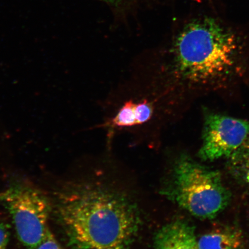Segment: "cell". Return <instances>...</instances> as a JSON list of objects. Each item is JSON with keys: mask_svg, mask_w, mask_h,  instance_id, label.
Returning a JSON list of instances; mask_svg holds the SVG:
<instances>
[{"mask_svg": "<svg viewBox=\"0 0 249 249\" xmlns=\"http://www.w3.org/2000/svg\"><path fill=\"white\" fill-rule=\"evenodd\" d=\"M166 67L170 89L184 104L249 83L245 42L212 18L183 28L174 40Z\"/></svg>", "mask_w": 249, "mask_h": 249, "instance_id": "1", "label": "cell"}, {"mask_svg": "<svg viewBox=\"0 0 249 249\" xmlns=\"http://www.w3.org/2000/svg\"><path fill=\"white\" fill-rule=\"evenodd\" d=\"M52 211L74 249H127L141 223L138 208L130 198L98 183L65 187Z\"/></svg>", "mask_w": 249, "mask_h": 249, "instance_id": "2", "label": "cell"}, {"mask_svg": "<svg viewBox=\"0 0 249 249\" xmlns=\"http://www.w3.org/2000/svg\"><path fill=\"white\" fill-rule=\"evenodd\" d=\"M163 194L192 215L211 219L225 209L230 194L218 171L182 154L173 166Z\"/></svg>", "mask_w": 249, "mask_h": 249, "instance_id": "3", "label": "cell"}, {"mask_svg": "<svg viewBox=\"0 0 249 249\" xmlns=\"http://www.w3.org/2000/svg\"><path fill=\"white\" fill-rule=\"evenodd\" d=\"M1 194V202L10 213L18 240L27 249H36L49 229L51 201L34 187L14 182Z\"/></svg>", "mask_w": 249, "mask_h": 249, "instance_id": "4", "label": "cell"}, {"mask_svg": "<svg viewBox=\"0 0 249 249\" xmlns=\"http://www.w3.org/2000/svg\"><path fill=\"white\" fill-rule=\"evenodd\" d=\"M202 142L198 151L202 160L230 158L249 137V121L205 111Z\"/></svg>", "mask_w": 249, "mask_h": 249, "instance_id": "5", "label": "cell"}, {"mask_svg": "<svg viewBox=\"0 0 249 249\" xmlns=\"http://www.w3.org/2000/svg\"><path fill=\"white\" fill-rule=\"evenodd\" d=\"M155 249H199L194 227L184 220L167 224L155 236Z\"/></svg>", "mask_w": 249, "mask_h": 249, "instance_id": "6", "label": "cell"}, {"mask_svg": "<svg viewBox=\"0 0 249 249\" xmlns=\"http://www.w3.org/2000/svg\"><path fill=\"white\" fill-rule=\"evenodd\" d=\"M154 114V102L146 99L124 103L116 115L101 125L110 130L129 128L148 122Z\"/></svg>", "mask_w": 249, "mask_h": 249, "instance_id": "7", "label": "cell"}, {"mask_svg": "<svg viewBox=\"0 0 249 249\" xmlns=\"http://www.w3.org/2000/svg\"><path fill=\"white\" fill-rule=\"evenodd\" d=\"M197 244L199 249H242L244 238L239 230L224 227L202 235Z\"/></svg>", "mask_w": 249, "mask_h": 249, "instance_id": "8", "label": "cell"}, {"mask_svg": "<svg viewBox=\"0 0 249 249\" xmlns=\"http://www.w3.org/2000/svg\"><path fill=\"white\" fill-rule=\"evenodd\" d=\"M230 158L236 171L249 185V137L240 149Z\"/></svg>", "mask_w": 249, "mask_h": 249, "instance_id": "9", "label": "cell"}, {"mask_svg": "<svg viewBox=\"0 0 249 249\" xmlns=\"http://www.w3.org/2000/svg\"><path fill=\"white\" fill-rule=\"evenodd\" d=\"M36 249H64L55 238L49 228L45 237Z\"/></svg>", "mask_w": 249, "mask_h": 249, "instance_id": "10", "label": "cell"}, {"mask_svg": "<svg viewBox=\"0 0 249 249\" xmlns=\"http://www.w3.org/2000/svg\"><path fill=\"white\" fill-rule=\"evenodd\" d=\"M9 228L7 223L0 222V249H7L10 237Z\"/></svg>", "mask_w": 249, "mask_h": 249, "instance_id": "11", "label": "cell"}, {"mask_svg": "<svg viewBox=\"0 0 249 249\" xmlns=\"http://www.w3.org/2000/svg\"><path fill=\"white\" fill-rule=\"evenodd\" d=\"M103 1H105L107 2L113 3L117 1V0H103Z\"/></svg>", "mask_w": 249, "mask_h": 249, "instance_id": "12", "label": "cell"}, {"mask_svg": "<svg viewBox=\"0 0 249 249\" xmlns=\"http://www.w3.org/2000/svg\"><path fill=\"white\" fill-rule=\"evenodd\" d=\"M0 202H1V194H0Z\"/></svg>", "mask_w": 249, "mask_h": 249, "instance_id": "13", "label": "cell"}]
</instances>
